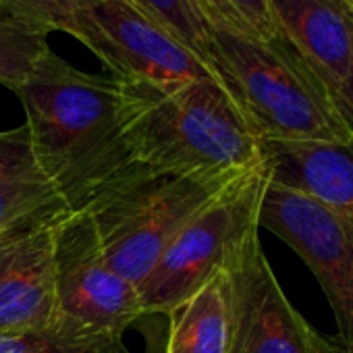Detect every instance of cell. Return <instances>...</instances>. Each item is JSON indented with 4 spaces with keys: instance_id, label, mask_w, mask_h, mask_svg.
<instances>
[{
    "instance_id": "obj_1",
    "label": "cell",
    "mask_w": 353,
    "mask_h": 353,
    "mask_svg": "<svg viewBox=\"0 0 353 353\" xmlns=\"http://www.w3.org/2000/svg\"><path fill=\"white\" fill-rule=\"evenodd\" d=\"M34 154L71 210H85L135 162L125 131V83L79 71L52 48L15 92Z\"/></svg>"
},
{
    "instance_id": "obj_4",
    "label": "cell",
    "mask_w": 353,
    "mask_h": 353,
    "mask_svg": "<svg viewBox=\"0 0 353 353\" xmlns=\"http://www.w3.org/2000/svg\"><path fill=\"white\" fill-rule=\"evenodd\" d=\"M225 185L183 179L137 162L102 190L85 212L110 266L139 287L172 237Z\"/></svg>"
},
{
    "instance_id": "obj_22",
    "label": "cell",
    "mask_w": 353,
    "mask_h": 353,
    "mask_svg": "<svg viewBox=\"0 0 353 353\" xmlns=\"http://www.w3.org/2000/svg\"><path fill=\"white\" fill-rule=\"evenodd\" d=\"M339 3H341V5L351 13V15H353V0H339Z\"/></svg>"
},
{
    "instance_id": "obj_5",
    "label": "cell",
    "mask_w": 353,
    "mask_h": 353,
    "mask_svg": "<svg viewBox=\"0 0 353 353\" xmlns=\"http://www.w3.org/2000/svg\"><path fill=\"white\" fill-rule=\"evenodd\" d=\"M268 183L270 166L264 162L227 183L183 225L137 287L143 316H166L260 237V208Z\"/></svg>"
},
{
    "instance_id": "obj_16",
    "label": "cell",
    "mask_w": 353,
    "mask_h": 353,
    "mask_svg": "<svg viewBox=\"0 0 353 353\" xmlns=\"http://www.w3.org/2000/svg\"><path fill=\"white\" fill-rule=\"evenodd\" d=\"M50 32L23 19L0 15V85L17 92L50 50Z\"/></svg>"
},
{
    "instance_id": "obj_13",
    "label": "cell",
    "mask_w": 353,
    "mask_h": 353,
    "mask_svg": "<svg viewBox=\"0 0 353 353\" xmlns=\"http://www.w3.org/2000/svg\"><path fill=\"white\" fill-rule=\"evenodd\" d=\"M270 179L312 196L353 229V139L264 141Z\"/></svg>"
},
{
    "instance_id": "obj_7",
    "label": "cell",
    "mask_w": 353,
    "mask_h": 353,
    "mask_svg": "<svg viewBox=\"0 0 353 353\" xmlns=\"http://www.w3.org/2000/svg\"><path fill=\"white\" fill-rule=\"evenodd\" d=\"M260 229L285 241L312 270L336 324V343L353 353V229L307 194L270 179Z\"/></svg>"
},
{
    "instance_id": "obj_10",
    "label": "cell",
    "mask_w": 353,
    "mask_h": 353,
    "mask_svg": "<svg viewBox=\"0 0 353 353\" xmlns=\"http://www.w3.org/2000/svg\"><path fill=\"white\" fill-rule=\"evenodd\" d=\"M59 320L52 225L0 239V332L40 330Z\"/></svg>"
},
{
    "instance_id": "obj_15",
    "label": "cell",
    "mask_w": 353,
    "mask_h": 353,
    "mask_svg": "<svg viewBox=\"0 0 353 353\" xmlns=\"http://www.w3.org/2000/svg\"><path fill=\"white\" fill-rule=\"evenodd\" d=\"M0 353H131L123 336L61 318L40 330L0 332Z\"/></svg>"
},
{
    "instance_id": "obj_12",
    "label": "cell",
    "mask_w": 353,
    "mask_h": 353,
    "mask_svg": "<svg viewBox=\"0 0 353 353\" xmlns=\"http://www.w3.org/2000/svg\"><path fill=\"white\" fill-rule=\"evenodd\" d=\"M71 212L42 170L28 125L0 131V239L54 225Z\"/></svg>"
},
{
    "instance_id": "obj_3",
    "label": "cell",
    "mask_w": 353,
    "mask_h": 353,
    "mask_svg": "<svg viewBox=\"0 0 353 353\" xmlns=\"http://www.w3.org/2000/svg\"><path fill=\"white\" fill-rule=\"evenodd\" d=\"M208 69L264 141L353 139L336 98L285 36L260 40L212 30Z\"/></svg>"
},
{
    "instance_id": "obj_19",
    "label": "cell",
    "mask_w": 353,
    "mask_h": 353,
    "mask_svg": "<svg viewBox=\"0 0 353 353\" xmlns=\"http://www.w3.org/2000/svg\"><path fill=\"white\" fill-rule=\"evenodd\" d=\"M94 3L96 0H0V15L30 21L52 34L61 21Z\"/></svg>"
},
{
    "instance_id": "obj_2",
    "label": "cell",
    "mask_w": 353,
    "mask_h": 353,
    "mask_svg": "<svg viewBox=\"0 0 353 353\" xmlns=\"http://www.w3.org/2000/svg\"><path fill=\"white\" fill-rule=\"evenodd\" d=\"M123 83L125 131L135 162L216 185L266 162L264 139L219 79L170 88Z\"/></svg>"
},
{
    "instance_id": "obj_9",
    "label": "cell",
    "mask_w": 353,
    "mask_h": 353,
    "mask_svg": "<svg viewBox=\"0 0 353 353\" xmlns=\"http://www.w3.org/2000/svg\"><path fill=\"white\" fill-rule=\"evenodd\" d=\"M235 287L231 353H314V328L287 299L260 237L227 268Z\"/></svg>"
},
{
    "instance_id": "obj_21",
    "label": "cell",
    "mask_w": 353,
    "mask_h": 353,
    "mask_svg": "<svg viewBox=\"0 0 353 353\" xmlns=\"http://www.w3.org/2000/svg\"><path fill=\"white\" fill-rule=\"evenodd\" d=\"M314 353H349V351H345L336 341L314 332Z\"/></svg>"
},
{
    "instance_id": "obj_17",
    "label": "cell",
    "mask_w": 353,
    "mask_h": 353,
    "mask_svg": "<svg viewBox=\"0 0 353 353\" xmlns=\"http://www.w3.org/2000/svg\"><path fill=\"white\" fill-rule=\"evenodd\" d=\"M125 3L179 40L208 67L212 28L204 21L192 0H125Z\"/></svg>"
},
{
    "instance_id": "obj_6",
    "label": "cell",
    "mask_w": 353,
    "mask_h": 353,
    "mask_svg": "<svg viewBox=\"0 0 353 353\" xmlns=\"http://www.w3.org/2000/svg\"><path fill=\"white\" fill-rule=\"evenodd\" d=\"M57 32L79 40L127 83L170 88L214 77L194 52L125 0H96L61 21Z\"/></svg>"
},
{
    "instance_id": "obj_11",
    "label": "cell",
    "mask_w": 353,
    "mask_h": 353,
    "mask_svg": "<svg viewBox=\"0 0 353 353\" xmlns=\"http://www.w3.org/2000/svg\"><path fill=\"white\" fill-rule=\"evenodd\" d=\"M281 36L336 96L353 65V15L339 0H270Z\"/></svg>"
},
{
    "instance_id": "obj_20",
    "label": "cell",
    "mask_w": 353,
    "mask_h": 353,
    "mask_svg": "<svg viewBox=\"0 0 353 353\" xmlns=\"http://www.w3.org/2000/svg\"><path fill=\"white\" fill-rule=\"evenodd\" d=\"M334 98H336V102H339V106H341L345 119H347L349 125L353 127V65H351V71H349V77H347L343 90H341Z\"/></svg>"
},
{
    "instance_id": "obj_18",
    "label": "cell",
    "mask_w": 353,
    "mask_h": 353,
    "mask_svg": "<svg viewBox=\"0 0 353 353\" xmlns=\"http://www.w3.org/2000/svg\"><path fill=\"white\" fill-rule=\"evenodd\" d=\"M192 3L212 30L260 40L281 36L270 0H192Z\"/></svg>"
},
{
    "instance_id": "obj_14",
    "label": "cell",
    "mask_w": 353,
    "mask_h": 353,
    "mask_svg": "<svg viewBox=\"0 0 353 353\" xmlns=\"http://www.w3.org/2000/svg\"><path fill=\"white\" fill-rule=\"evenodd\" d=\"M164 353H231L235 334V287L231 272H214L168 314Z\"/></svg>"
},
{
    "instance_id": "obj_8",
    "label": "cell",
    "mask_w": 353,
    "mask_h": 353,
    "mask_svg": "<svg viewBox=\"0 0 353 353\" xmlns=\"http://www.w3.org/2000/svg\"><path fill=\"white\" fill-rule=\"evenodd\" d=\"M52 252L61 318L119 336L143 318L137 287L110 266L85 210L52 225Z\"/></svg>"
}]
</instances>
